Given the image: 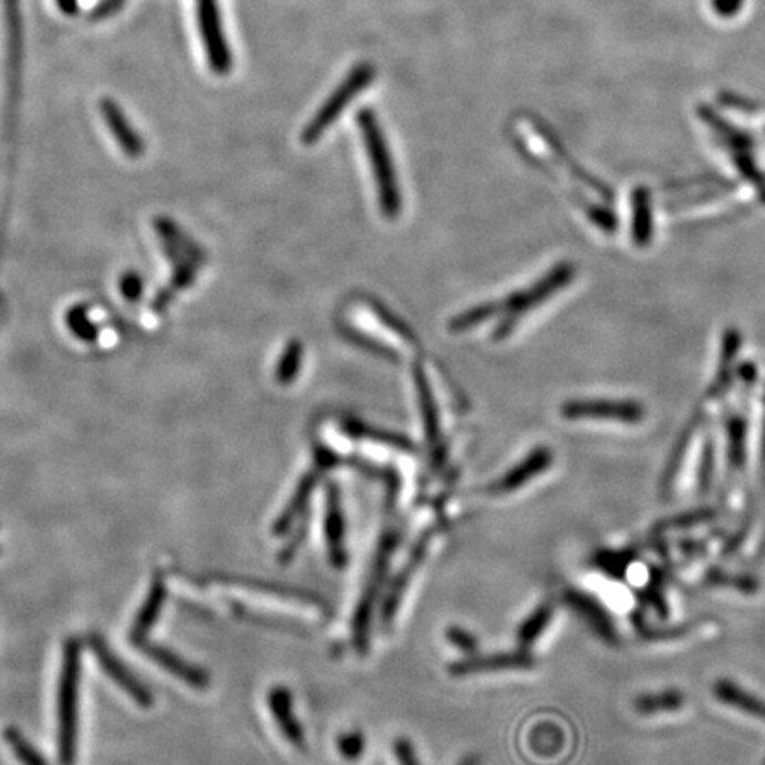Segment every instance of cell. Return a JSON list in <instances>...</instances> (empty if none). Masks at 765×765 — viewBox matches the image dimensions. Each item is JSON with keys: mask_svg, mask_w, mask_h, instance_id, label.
<instances>
[{"mask_svg": "<svg viewBox=\"0 0 765 765\" xmlns=\"http://www.w3.org/2000/svg\"><path fill=\"white\" fill-rule=\"evenodd\" d=\"M80 643L68 640L59 681V761L75 765L79 741Z\"/></svg>", "mask_w": 765, "mask_h": 765, "instance_id": "cell-1", "label": "cell"}, {"mask_svg": "<svg viewBox=\"0 0 765 765\" xmlns=\"http://www.w3.org/2000/svg\"><path fill=\"white\" fill-rule=\"evenodd\" d=\"M399 542H401V534L397 530H386L381 536L376 555H374V560H372L368 583L363 587L362 598H360L356 613H354L353 643L362 654L368 651L372 613H374V607H376L381 589H383V583H385L386 572H389L390 562H392V557H394Z\"/></svg>", "mask_w": 765, "mask_h": 765, "instance_id": "cell-2", "label": "cell"}, {"mask_svg": "<svg viewBox=\"0 0 765 765\" xmlns=\"http://www.w3.org/2000/svg\"><path fill=\"white\" fill-rule=\"evenodd\" d=\"M360 130H362L363 144L371 156L374 177L378 183L381 209L385 217H399L401 211V194H399L397 179H395L394 165L390 158L389 146L381 133L380 124L372 111H362L359 115Z\"/></svg>", "mask_w": 765, "mask_h": 765, "instance_id": "cell-3", "label": "cell"}, {"mask_svg": "<svg viewBox=\"0 0 765 765\" xmlns=\"http://www.w3.org/2000/svg\"><path fill=\"white\" fill-rule=\"evenodd\" d=\"M372 79H374V68L371 64H360V66L353 68L350 76L342 82L341 87L328 97V102L319 108L314 120L310 121L309 126L303 132V142L314 144L332 126L333 121L342 114L345 106L350 105L351 100L371 84Z\"/></svg>", "mask_w": 765, "mask_h": 765, "instance_id": "cell-4", "label": "cell"}, {"mask_svg": "<svg viewBox=\"0 0 765 765\" xmlns=\"http://www.w3.org/2000/svg\"><path fill=\"white\" fill-rule=\"evenodd\" d=\"M197 17H199L200 35H203L204 50L208 55L209 68L217 75H227L232 68V55L221 29L218 0H197Z\"/></svg>", "mask_w": 765, "mask_h": 765, "instance_id": "cell-5", "label": "cell"}, {"mask_svg": "<svg viewBox=\"0 0 765 765\" xmlns=\"http://www.w3.org/2000/svg\"><path fill=\"white\" fill-rule=\"evenodd\" d=\"M89 645H91V651H93L94 658H96L97 663L102 666L103 672L112 679V681L121 688V690L130 696V699L135 702V704L141 705V707H151L155 699H153V693H151L149 688L141 681V679L132 672V670L123 663V661L117 658L111 647L106 645L105 640L97 634L89 638Z\"/></svg>", "mask_w": 765, "mask_h": 765, "instance_id": "cell-6", "label": "cell"}, {"mask_svg": "<svg viewBox=\"0 0 765 765\" xmlns=\"http://www.w3.org/2000/svg\"><path fill=\"white\" fill-rule=\"evenodd\" d=\"M324 542H327L328 558L335 569H344L348 564V546H345V516L342 509L341 492L339 487L330 486L324 507Z\"/></svg>", "mask_w": 765, "mask_h": 765, "instance_id": "cell-7", "label": "cell"}, {"mask_svg": "<svg viewBox=\"0 0 765 765\" xmlns=\"http://www.w3.org/2000/svg\"><path fill=\"white\" fill-rule=\"evenodd\" d=\"M562 415L571 421L599 418V421L640 422L643 407L631 401H572L562 407Z\"/></svg>", "mask_w": 765, "mask_h": 765, "instance_id": "cell-8", "label": "cell"}, {"mask_svg": "<svg viewBox=\"0 0 765 765\" xmlns=\"http://www.w3.org/2000/svg\"><path fill=\"white\" fill-rule=\"evenodd\" d=\"M427 546H430V534H425V536L416 540L412 555L407 558L406 564L401 567L397 578L390 585L389 592H386L385 599H383V607H381V619H383L385 626L392 624V620L397 616L399 607L403 602L410 581L413 580V576L418 571L422 560L427 555Z\"/></svg>", "mask_w": 765, "mask_h": 765, "instance_id": "cell-9", "label": "cell"}, {"mask_svg": "<svg viewBox=\"0 0 765 765\" xmlns=\"http://www.w3.org/2000/svg\"><path fill=\"white\" fill-rule=\"evenodd\" d=\"M137 647L151 661L158 663L162 669L173 673L174 678L186 682L188 686L195 688V690H206L209 686V675L206 670L188 663V661L183 660L182 655L168 651L167 647L156 645V643H149L147 640H142Z\"/></svg>", "mask_w": 765, "mask_h": 765, "instance_id": "cell-10", "label": "cell"}, {"mask_svg": "<svg viewBox=\"0 0 765 765\" xmlns=\"http://www.w3.org/2000/svg\"><path fill=\"white\" fill-rule=\"evenodd\" d=\"M536 664L528 651L509 652V654L483 655L468 658L451 664L448 672L457 678L475 675V673L507 672V670H528Z\"/></svg>", "mask_w": 765, "mask_h": 765, "instance_id": "cell-11", "label": "cell"}, {"mask_svg": "<svg viewBox=\"0 0 765 765\" xmlns=\"http://www.w3.org/2000/svg\"><path fill=\"white\" fill-rule=\"evenodd\" d=\"M268 709H270L271 716L275 723L279 726L283 737L297 746L303 748L306 746V731L301 726L300 720L294 714L292 709V695L288 688L275 686L273 690L268 691Z\"/></svg>", "mask_w": 765, "mask_h": 765, "instance_id": "cell-12", "label": "cell"}, {"mask_svg": "<svg viewBox=\"0 0 765 765\" xmlns=\"http://www.w3.org/2000/svg\"><path fill=\"white\" fill-rule=\"evenodd\" d=\"M564 601H566V604L572 608L576 616L580 617L583 622H587V626L592 629L593 633H598L604 642H617L613 622H611L604 608H602L596 599L590 598L589 593L580 592V590H566V592H564Z\"/></svg>", "mask_w": 765, "mask_h": 765, "instance_id": "cell-13", "label": "cell"}, {"mask_svg": "<svg viewBox=\"0 0 765 765\" xmlns=\"http://www.w3.org/2000/svg\"><path fill=\"white\" fill-rule=\"evenodd\" d=\"M575 277V268L571 265H562L555 268V271L546 277L542 282L536 283L534 288L519 292L513 300L507 301L509 314H521L523 310L536 307L540 301H545L549 294H554L558 289H562L566 283L571 282Z\"/></svg>", "mask_w": 765, "mask_h": 765, "instance_id": "cell-14", "label": "cell"}, {"mask_svg": "<svg viewBox=\"0 0 765 765\" xmlns=\"http://www.w3.org/2000/svg\"><path fill=\"white\" fill-rule=\"evenodd\" d=\"M6 20H8L9 85L11 94L20 87L23 58L22 8L20 0H6Z\"/></svg>", "mask_w": 765, "mask_h": 765, "instance_id": "cell-15", "label": "cell"}, {"mask_svg": "<svg viewBox=\"0 0 765 765\" xmlns=\"http://www.w3.org/2000/svg\"><path fill=\"white\" fill-rule=\"evenodd\" d=\"M554 463V454L549 448L540 447L531 452L527 459H523L519 465L514 466L509 474L498 480L495 486L496 493H513L525 484L530 483L531 478L545 474L546 469Z\"/></svg>", "mask_w": 765, "mask_h": 765, "instance_id": "cell-16", "label": "cell"}, {"mask_svg": "<svg viewBox=\"0 0 765 765\" xmlns=\"http://www.w3.org/2000/svg\"><path fill=\"white\" fill-rule=\"evenodd\" d=\"M102 114L106 126L111 130L121 149L130 158H138L144 153V142L138 137V133L133 130L132 123L124 115V112L121 111V106L106 97L102 102Z\"/></svg>", "mask_w": 765, "mask_h": 765, "instance_id": "cell-17", "label": "cell"}, {"mask_svg": "<svg viewBox=\"0 0 765 765\" xmlns=\"http://www.w3.org/2000/svg\"><path fill=\"white\" fill-rule=\"evenodd\" d=\"M165 598H167V590H165L164 581L156 580L153 581V587H151L149 593H147V599L144 604H142L138 616L135 617V622H133L132 629V642L137 645L142 640H146L147 633H149L153 626L156 624L159 613H162V608H164Z\"/></svg>", "mask_w": 765, "mask_h": 765, "instance_id": "cell-18", "label": "cell"}, {"mask_svg": "<svg viewBox=\"0 0 765 765\" xmlns=\"http://www.w3.org/2000/svg\"><path fill=\"white\" fill-rule=\"evenodd\" d=\"M318 480V474H309L303 477L297 492H294L291 500H289L288 507L282 510L280 518L275 523V534H286V531L294 525V521L300 518L301 514L306 513L310 496H312Z\"/></svg>", "mask_w": 765, "mask_h": 765, "instance_id": "cell-19", "label": "cell"}, {"mask_svg": "<svg viewBox=\"0 0 765 765\" xmlns=\"http://www.w3.org/2000/svg\"><path fill=\"white\" fill-rule=\"evenodd\" d=\"M716 699L731 707L740 709L741 713L750 714L753 717L765 720V704L757 696L750 695L748 691L735 686L734 682L720 681L714 686Z\"/></svg>", "mask_w": 765, "mask_h": 765, "instance_id": "cell-20", "label": "cell"}, {"mask_svg": "<svg viewBox=\"0 0 765 765\" xmlns=\"http://www.w3.org/2000/svg\"><path fill=\"white\" fill-rule=\"evenodd\" d=\"M555 610L551 604L545 602L540 604L536 610L531 611L527 619L523 620L521 626L518 629V643L523 651L530 649L534 643L539 640L542 634H545L546 629H548L549 622L554 620Z\"/></svg>", "mask_w": 765, "mask_h": 765, "instance_id": "cell-21", "label": "cell"}, {"mask_svg": "<svg viewBox=\"0 0 765 765\" xmlns=\"http://www.w3.org/2000/svg\"><path fill=\"white\" fill-rule=\"evenodd\" d=\"M633 236L638 247H645L651 241L652 215L651 199L645 188H637L633 194Z\"/></svg>", "mask_w": 765, "mask_h": 765, "instance_id": "cell-22", "label": "cell"}, {"mask_svg": "<svg viewBox=\"0 0 765 765\" xmlns=\"http://www.w3.org/2000/svg\"><path fill=\"white\" fill-rule=\"evenodd\" d=\"M682 704H684L682 693H679V691H663V693H654V695L640 696L634 702V707H637L638 713L651 716V714L679 711Z\"/></svg>", "mask_w": 765, "mask_h": 765, "instance_id": "cell-23", "label": "cell"}, {"mask_svg": "<svg viewBox=\"0 0 765 765\" xmlns=\"http://www.w3.org/2000/svg\"><path fill=\"white\" fill-rule=\"evenodd\" d=\"M6 743L9 744V748L14 753V757L20 761L22 765H49L46 758L41 755L38 750H35L34 744L27 740L25 735L18 728H8L4 732Z\"/></svg>", "mask_w": 765, "mask_h": 765, "instance_id": "cell-24", "label": "cell"}, {"mask_svg": "<svg viewBox=\"0 0 765 765\" xmlns=\"http://www.w3.org/2000/svg\"><path fill=\"white\" fill-rule=\"evenodd\" d=\"M416 383H418V395H421L422 413H424L425 430H427V436H430V442L436 447V454H434V461L436 465L442 463L440 461V445H438V421H436V413H434L433 399H431L430 386H427V380H425L424 374H416Z\"/></svg>", "mask_w": 765, "mask_h": 765, "instance_id": "cell-25", "label": "cell"}, {"mask_svg": "<svg viewBox=\"0 0 765 765\" xmlns=\"http://www.w3.org/2000/svg\"><path fill=\"white\" fill-rule=\"evenodd\" d=\"M337 750L345 761H359L365 752V740L360 732H348V734L339 735Z\"/></svg>", "mask_w": 765, "mask_h": 765, "instance_id": "cell-26", "label": "cell"}, {"mask_svg": "<svg viewBox=\"0 0 765 765\" xmlns=\"http://www.w3.org/2000/svg\"><path fill=\"white\" fill-rule=\"evenodd\" d=\"M300 360L301 345L292 342L288 350H286V353H283L282 362L279 363L277 376H279L280 383H289L292 378L297 376L298 369H300Z\"/></svg>", "mask_w": 765, "mask_h": 765, "instance_id": "cell-27", "label": "cell"}, {"mask_svg": "<svg viewBox=\"0 0 765 765\" xmlns=\"http://www.w3.org/2000/svg\"><path fill=\"white\" fill-rule=\"evenodd\" d=\"M496 312L495 306H480L477 309L469 310L466 314L459 316V318L452 321V330H466V328L475 327V324L480 323V321H486V319L492 318Z\"/></svg>", "mask_w": 765, "mask_h": 765, "instance_id": "cell-28", "label": "cell"}, {"mask_svg": "<svg viewBox=\"0 0 765 765\" xmlns=\"http://www.w3.org/2000/svg\"><path fill=\"white\" fill-rule=\"evenodd\" d=\"M447 640L452 645L459 649V651L466 652V654H474L477 652L478 642L474 634L466 631L463 628H451L447 631Z\"/></svg>", "mask_w": 765, "mask_h": 765, "instance_id": "cell-29", "label": "cell"}, {"mask_svg": "<svg viewBox=\"0 0 765 765\" xmlns=\"http://www.w3.org/2000/svg\"><path fill=\"white\" fill-rule=\"evenodd\" d=\"M395 757L399 758L401 765H421L413 744L407 740H399L395 743Z\"/></svg>", "mask_w": 765, "mask_h": 765, "instance_id": "cell-30", "label": "cell"}, {"mask_svg": "<svg viewBox=\"0 0 765 765\" xmlns=\"http://www.w3.org/2000/svg\"><path fill=\"white\" fill-rule=\"evenodd\" d=\"M713 4L722 17H734L743 6V0H714Z\"/></svg>", "mask_w": 765, "mask_h": 765, "instance_id": "cell-31", "label": "cell"}, {"mask_svg": "<svg viewBox=\"0 0 765 765\" xmlns=\"http://www.w3.org/2000/svg\"><path fill=\"white\" fill-rule=\"evenodd\" d=\"M124 0H103L102 4L94 9V18H105L114 14L123 6Z\"/></svg>", "mask_w": 765, "mask_h": 765, "instance_id": "cell-32", "label": "cell"}, {"mask_svg": "<svg viewBox=\"0 0 765 765\" xmlns=\"http://www.w3.org/2000/svg\"><path fill=\"white\" fill-rule=\"evenodd\" d=\"M141 280H138L137 277L128 275V279H124L123 291L124 294H126V297L132 298V300H135V297H137L138 292H141Z\"/></svg>", "mask_w": 765, "mask_h": 765, "instance_id": "cell-33", "label": "cell"}, {"mask_svg": "<svg viewBox=\"0 0 765 765\" xmlns=\"http://www.w3.org/2000/svg\"><path fill=\"white\" fill-rule=\"evenodd\" d=\"M59 9L64 14H75L79 9V0H58Z\"/></svg>", "mask_w": 765, "mask_h": 765, "instance_id": "cell-34", "label": "cell"}, {"mask_svg": "<svg viewBox=\"0 0 765 765\" xmlns=\"http://www.w3.org/2000/svg\"><path fill=\"white\" fill-rule=\"evenodd\" d=\"M480 762H478L477 757H468L465 758V761L461 762L459 765H478Z\"/></svg>", "mask_w": 765, "mask_h": 765, "instance_id": "cell-35", "label": "cell"}]
</instances>
